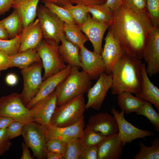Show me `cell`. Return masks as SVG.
Segmentation results:
<instances>
[{"label":"cell","mask_w":159,"mask_h":159,"mask_svg":"<svg viewBox=\"0 0 159 159\" xmlns=\"http://www.w3.org/2000/svg\"><path fill=\"white\" fill-rule=\"evenodd\" d=\"M153 26L149 16L138 15L122 4L114 14L108 29L124 51L141 59L149 32Z\"/></svg>","instance_id":"obj_1"},{"label":"cell","mask_w":159,"mask_h":159,"mask_svg":"<svg viewBox=\"0 0 159 159\" xmlns=\"http://www.w3.org/2000/svg\"><path fill=\"white\" fill-rule=\"evenodd\" d=\"M143 63L141 59L124 51L111 73L112 95L124 92L136 95L140 91Z\"/></svg>","instance_id":"obj_2"},{"label":"cell","mask_w":159,"mask_h":159,"mask_svg":"<svg viewBox=\"0 0 159 159\" xmlns=\"http://www.w3.org/2000/svg\"><path fill=\"white\" fill-rule=\"evenodd\" d=\"M72 67L70 72L56 87L57 106L62 105L74 97L84 95L91 87L92 80L83 71Z\"/></svg>","instance_id":"obj_3"},{"label":"cell","mask_w":159,"mask_h":159,"mask_svg":"<svg viewBox=\"0 0 159 159\" xmlns=\"http://www.w3.org/2000/svg\"><path fill=\"white\" fill-rule=\"evenodd\" d=\"M86 109L84 95L77 96L56 107L49 125L63 127L75 124L84 119Z\"/></svg>","instance_id":"obj_4"},{"label":"cell","mask_w":159,"mask_h":159,"mask_svg":"<svg viewBox=\"0 0 159 159\" xmlns=\"http://www.w3.org/2000/svg\"><path fill=\"white\" fill-rule=\"evenodd\" d=\"M59 45L54 41L43 38L36 47L44 70L43 80L64 69L67 66L60 54Z\"/></svg>","instance_id":"obj_5"},{"label":"cell","mask_w":159,"mask_h":159,"mask_svg":"<svg viewBox=\"0 0 159 159\" xmlns=\"http://www.w3.org/2000/svg\"><path fill=\"white\" fill-rule=\"evenodd\" d=\"M37 16L43 34V38L55 42L59 44L64 33V22L44 5L38 6Z\"/></svg>","instance_id":"obj_6"},{"label":"cell","mask_w":159,"mask_h":159,"mask_svg":"<svg viewBox=\"0 0 159 159\" xmlns=\"http://www.w3.org/2000/svg\"><path fill=\"white\" fill-rule=\"evenodd\" d=\"M7 116L25 124L34 121L30 109L25 105L20 94L13 92L0 98V117Z\"/></svg>","instance_id":"obj_7"},{"label":"cell","mask_w":159,"mask_h":159,"mask_svg":"<svg viewBox=\"0 0 159 159\" xmlns=\"http://www.w3.org/2000/svg\"><path fill=\"white\" fill-rule=\"evenodd\" d=\"M25 143L38 159L46 158L47 142L44 126L32 121L24 125L21 134Z\"/></svg>","instance_id":"obj_8"},{"label":"cell","mask_w":159,"mask_h":159,"mask_svg":"<svg viewBox=\"0 0 159 159\" xmlns=\"http://www.w3.org/2000/svg\"><path fill=\"white\" fill-rule=\"evenodd\" d=\"M42 63H34L21 69L23 80V87L20 94L23 103L26 106L37 93L42 82Z\"/></svg>","instance_id":"obj_9"},{"label":"cell","mask_w":159,"mask_h":159,"mask_svg":"<svg viewBox=\"0 0 159 159\" xmlns=\"http://www.w3.org/2000/svg\"><path fill=\"white\" fill-rule=\"evenodd\" d=\"M111 112L116 120L118 129V137L123 146L135 139H145L154 135L152 132L140 129L128 122L124 117V111L120 112L113 106Z\"/></svg>","instance_id":"obj_10"},{"label":"cell","mask_w":159,"mask_h":159,"mask_svg":"<svg viewBox=\"0 0 159 159\" xmlns=\"http://www.w3.org/2000/svg\"><path fill=\"white\" fill-rule=\"evenodd\" d=\"M143 58L147 64L146 71L150 77L159 72V27L150 31L144 48Z\"/></svg>","instance_id":"obj_11"},{"label":"cell","mask_w":159,"mask_h":159,"mask_svg":"<svg viewBox=\"0 0 159 159\" xmlns=\"http://www.w3.org/2000/svg\"><path fill=\"white\" fill-rule=\"evenodd\" d=\"M112 84L111 74H108L104 72L101 74L95 84L87 92L88 100L85 104L86 109L92 108L99 110Z\"/></svg>","instance_id":"obj_12"},{"label":"cell","mask_w":159,"mask_h":159,"mask_svg":"<svg viewBox=\"0 0 159 159\" xmlns=\"http://www.w3.org/2000/svg\"><path fill=\"white\" fill-rule=\"evenodd\" d=\"M81 68L91 80L97 79L105 70L104 60L101 55L91 51L83 46L80 48Z\"/></svg>","instance_id":"obj_13"},{"label":"cell","mask_w":159,"mask_h":159,"mask_svg":"<svg viewBox=\"0 0 159 159\" xmlns=\"http://www.w3.org/2000/svg\"><path fill=\"white\" fill-rule=\"evenodd\" d=\"M110 26V24L108 23H100L94 21L88 13L86 20L79 27L92 44L94 51L101 54L103 36Z\"/></svg>","instance_id":"obj_14"},{"label":"cell","mask_w":159,"mask_h":159,"mask_svg":"<svg viewBox=\"0 0 159 159\" xmlns=\"http://www.w3.org/2000/svg\"><path fill=\"white\" fill-rule=\"evenodd\" d=\"M57 106V97L54 90L30 109L34 121L43 126L49 125Z\"/></svg>","instance_id":"obj_15"},{"label":"cell","mask_w":159,"mask_h":159,"mask_svg":"<svg viewBox=\"0 0 159 159\" xmlns=\"http://www.w3.org/2000/svg\"><path fill=\"white\" fill-rule=\"evenodd\" d=\"M44 127L47 141L56 139L68 142L80 138L85 127V122L83 119L75 124L65 127H58L49 125Z\"/></svg>","instance_id":"obj_16"},{"label":"cell","mask_w":159,"mask_h":159,"mask_svg":"<svg viewBox=\"0 0 159 159\" xmlns=\"http://www.w3.org/2000/svg\"><path fill=\"white\" fill-rule=\"evenodd\" d=\"M105 40V44L101 55L105 65V72L110 74L122 56L124 50L110 32L108 31Z\"/></svg>","instance_id":"obj_17"},{"label":"cell","mask_w":159,"mask_h":159,"mask_svg":"<svg viewBox=\"0 0 159 159\" xmlns=\"http://www.w3.org/2000/svg\"><path fill=\"white\" fill-rule=\"evenodd\" d=\"M72 67L67 65L64 69L53 74L43 81L36 95L26 106L30 109L36 103L48 96L69 74Z\"/></svg>","instance_id":"obj_18"},{"label":"cell","mask_w":159,"mask_h":159,"mask_svg":"<svg viewBox=\"0 0 159 159\" xmlns=\"http://www.w3.org/2000/svg\"><path fill=\"white\" fill-rule=\"evenodd\" d=\"M88 124L95 131L106 136L114 135L118 133L116 120L114 116L107 112H100L91 116Z\"/></svg>","instance_id":"obj_19"},{"label":"cell","mask_w":159,"mask_h":159,"mask_svg":"<svg viewBox=\"0 0 159 159\" xmlns=\"http://www.w3.org/2000/svg\"><path fill=\"white\" fill-rule=\"evenodd\" d=\"M42 39V30L37 19L23 28L21 34L18 52L36 48Z\"/></svg>","instance_id":"obj_20"},{"label":"cell","mask_w":159,"mask_h":159,"mask_svg":"<svg viewBox=\"0 0 159 159\" xmlns=\"http://www.w3.org/2000/svg\"><path fill=\"white\" fill-rule=\"evenodd\" d=\"M123 146L117 134L108 137L98 145L97 159H119Z\"/></svg>","instance_id":"obj_21"},{"label":"cell","mask_w":159,"mask_h":159,"mask_svg":"<svg viewBox=\"0 0 159 159\" xmlns=\"http://www.w3.org/2000/svg\"><path fill=\"white\" fill-rule=\"evenodd\" d=\"M142 81L140 91L135 96L153 104L159 112V89L150 81L146 71L145 63H143Z\"/></svg>","instance_id":"obj_22"},{"label":"cell","mask_w":159,"mask_h":159,"mask_svg":"<svg viewBox=\"0 0 159 159\" xmlns=\"http://www.w3.org/2000/svg\"><path fill=\"white\" fill-rule=\"evenodd\" d=\"M40 0H14L12 8L19 14L23 27L35 20Z\"/></svg>","instance_id":"obj_23"},{"label":"cell","mask_w":159,"mask_h":159,"mask_svg":"<svg viewBox=\"0 0 159 159\" xmlns=\"http://www.w3.org/2000/svg\"><path fill=\"white\" fill-rule=\"evenodd\" d=\"M61 44L59 46V51L61 57L65 64L71 67L81 68L79 48L68 41L64 34L60 38Z\"/></svg>","instance_id":"obj_24"},{"label":"cell","mask_w":159,"mask_h":159,"mask_svg":"<svg viewBox=\"0 0 159 159\" xmlns=\"http://www.w3.org/2000/svg\"><path fill=\"white\" fill-rule=\"evenodd\" d=\"M11 68L17 67L21 69H25L35 63H42L36 48L18 52L10 55Z\"/></svg>","instance_id":"obj_25"},{"label":"cell","mask_w":159,"mask_h":159,"mask_svg":"<svg viewBox=\"0 0 159 159\" xmlns=\"http://www.w3.org/2000/svg\"><path fill=\"white\" fill-rule=\"evenodd\" d=\"M117 95L119 106L127 114L137 112L143 106L145 101L128 92H123Z\"/></svg>","instance_id":"obj_26"},{"label":"cell","mask_w":159,"mask_h":159,"mask_svg":"<svg viewBox=\"0 0 159 159\" xmlns=\"http://www.w3.org/2000/svg\"><path fill=\"white\" fill-rule=\"evenodd\" d=\"M0 23L7 32L9 39L20 34L24 28L20 16L14 10L9 16L0 21Z\"/></svg>","instance_id":"obj_27"},{"label":"cell","mask_w":159,"mask_h":159,"mask_svg":"<svg viewBox=\"0 0 159 159\" xmlns=\"http://www.w3.org/2000/svg\"><path fill=\"white\" fill-rule=\"evenodd\" d=\"M89 13L92 15L94 21L102 23H108L110 24L114 16V13L105 3L91 4L86 6Z\"/></svg>","instance_id":"obj_28"},{"label":"cell","mask_w":159,"mask_h":159,"mask_svg":"<svg viewBox=\"0 0 159 159\" xmlns=\"http://www.w3.org/2000/svg\"><path fill=\"white\" fill-rule=\"evenodd\" d=\"M64 33L66 39L80 48L89 39L76 24L65 23Z\"/></svg>","instance_id":"obj_29"},{"label":"cell","mask_w":159,"mask_h":159,"mask_svg":"<svg viewBox=\"0 0 159 159\" xmlns=\"http://www.w3.org/2000/svg\"><path fill=\"white\" fill-rule=\"evenodd\" d=\"M108 137L95 131L88 124L84 129L80 138L81 151L89 147L98 144Z\"/></svg>","instance_id":"obj_30"},{"label":"cell","mask_w":159,"mask_h":159,"mask_svg":"<svg viewBox=\"0 0 159 159\" xmlns=\"http://www.w3.org/2000/svg\"><path fill=\"white\" fill-rule=\"evenodd\" d=\"M152 146L147 147L139 141V152L133 158V159H159V139L156 137L152 142Z\"/></svg>","instance_id":"obj_31"},{"label":"cell","mask_w":159,"mask_h":159,"mask_svg":"<svg viewBox=\"0 0 159 159\" xmlns=\"http://www.w3.org/2000/svg\"><path fill=\"white\" fill-rule=\"evenodd\" d=\"M63 8L69 12L75 24L79 27L86 20L89 13L86 6L81 4L74 6L70 4L64 6Z\"/></svg>","instance_id":"obj_32"},{"label":"cell","mask_w":159,"mask_h":159,"mask_svg":"<svg viewBox=\"0 0 159 159\" xmlns=\"http://www.w3.org/2000/svg\"><path fill=\"white\" fill-rule=\"evenodd\" d=\"M137 115H142L147 118L157 132L159 131V113L157 112L149 102L145 100L143 106L136 112Z\"/></svg>","instance_id":"obj_33"},{"label":"cell","mask_w":159,"mask_h":159,"mask_svg":"<svg viewBox=\"0 0 159 159\" xmlns=\"http://www.w3.org/2000/svg\"><path fill=\"white\" fill-rule=\"evenodd\" d=\"M122 4L134 14L140 16H149L146 0H122Z\"/></svg>","instance_id":"obj_34"},{"label":"cell","mask_w":159,"mask_h":159,"mask_svg":"<svg viewBox=\"0 0 159 159\" xmlns=\"http://www.w3.org/2000/svg\"><path fill=\"white\" fill-rule=\"evenodd\" d=\"M21 34L12 39H0V50L6 52L9 55H13L18 52L20 45Z\"/></svg>","instance_id":"obj_35"},{"label":"cell","mask_w":159,"mask_h":159,"mask_svg":"<svg viewBox=\"0 0 159 159\" xmlns=\"http://www.w3.org/2000/svg\"><path fill=\"white\" fill-rule=\"evenodd\" d=\"M81 152L80 138L67 142L66 151L63 159H79Z\"/></svg>","instance_id":"obj_36"},{"label":"cell","mask_w":159,"mask_h":159,"mask_svg":"<svg viewBox=\"0 0 159 159\" xmlns=\"http://www.w3.org/2000/svg\"><path fill=\"white\" fill-rule=\"evenodd\" d=\"M44 4L64 22L75 24L70 14L66 9L51 3L45 2Z\"/></svg>","instance_id":"obj_37"},{"label":"cell","mask_w":159,"mask_h":159,"mask_svg":"<svg viewBox=\"0 0 159 159\" xmlns=\"http://www.w3.org/2000/svg\"><path fill=\"white\" fill-rule=\"evenodd\" d=\"M146 8L153 26L159 27V0H146Z\"/></svg>","instance_id":"obj_38"},{"label":"cell","mask_w":159,"mask_h":159,"mask_svg":"<svg viewBox=\"0 0 159 159\" xmlns=\"http://www.w3.org/2000/svg\"><path fill=\"white\" fill-rule=\"evenodd\" d=\"M67 146V142L54 139L47 141L45 148L46 152L56 153L64 155L66 151Z\"/></svg>","instance_id":"obj_39"},{"label":"cell","mask_w":159,"mask_h":159,"mask_svg":"<svg viewBox=\"0 0 159 159\" xmlns=\"http://www.w3.org/2000/svg\"><path fill=\"white\" fill-rule=\"evenodd\" d=\"M25 123L19 121H14L6 128L7 135L11 140L21 135Z\"/></svg>","instance_id":"obj_40"},{"label":"cell","mask_w":159,"mask_h":159,"mask_svg":"<svg viewBox=\"0 0 159 159\" xmlns=\"http://www.w3.org/2000/svg\"><path fill=\"white\" fill-rule=\"evenodd\" d=\"M10 140L7 135L6 128L0 130V156L10 149L12 144Z\"/></svg>","instance_id":"obj_41"},{"label":"cell","mask_w":159,"mask_h":159,"mask_svg":"<svg viewBox=\"0 0 159 159\" xmlns=\"http://www.w3.org/2000/svg\"><path fill=\"white\" fill-rule=\"evenodd\" d=\"M98 144L89 147L82 151L80 159H97Z\"/></svg>","instance_id":"obj_42"},{"label":"cell","mask_w":159,"mask_h":159,"mask_svg":"<svg viewBox=\"0 0 159 159\" xmlns=\"http://www.w3.org/2000/svg\"><path fill=\"white\" fill-rule=\"evenodd\" d=\"M11 68L10 55L0 50V71Z\"/></svg>","instance_id":"obj_43"},{"label":"cell","mask_w":159,"mask_h":159,"mask_svg":"<svg viewBox=\"0 0 159 159\" xmlns=\"http://www.w3.org/2000/svg\"><path fill=\"white\" fill-rule=\"evenodd\" d=\"M14 0H0V15L3 14L12 8Z\"/></svg>","instance_id":"obj_44"},{"label":"cell","mask_w":159,"mask_h":159,"mask_svg":"<svg viewBox=\"0 0 159 159\" xmlns=\"http://www.w3.org/2000/svg\"><path fill=\"white\" fill-rule=\"evenodd\" d=\"M106 0H71L72 4H82L85 6L91 4H102L105 3Z\"/></svg>","instance_id":"obj_45"},{"label":"cell","mask_w":159,"mask_h":159,"mask_svg":"<svg viewBox=\"0 0 159 159\" xmlns=\"http://www.w3.org/2000/svg\"><path fill=\"white\" fill-rule=\"evenodd\" d=\"M122 0H106L105 4L114 14L122 6Z\"/></svg>","instance_id":"obj_46"},{"label":"cell","mask_w":159,"mask_h":159,"mask_svg":"<svg viewBox=\"0 0 159 159\" xmlns=\"http://www.w3.org/2000/svg\"><path fill=\"white\" fill-rule=\"evenodd\" d=\"M12 118L7 116L0 117V130L7 128L13 121Z\"/></svg>","instance_id":"obj_47"},{"label":"cell","mask_w":159,"mask_h":159,"mask_svg":"<svg viewBox=\"0 0 159 159\" xmlns=\"http://www.w3.org/2000/svg\"><path fill=\"white\" fill-rule=\"evenodd\" d=\"M6 83L10 86L15 85L18 82V78L16 75L13 73L8 74L5 77Z\"/></svg>","instance_id":"obj_48"},{"label":"cell","mask_w":159,"mask_h":159,"mask_svg":"<svg viewBox=\"0 0 159 159\" xmlns=\"http://www.w3.org/2000/svg\"><path fill=\"white\" fill-rule=\"evenodd\" d=\"M41 2L44 4L45 2L51 3L62 7L67 4H72L71 0H41Z\"/></svg>","instance_id":"obj_49"},{"label":"cell","mask_w":159,"mask_h":159,"mask_svg":"<svg viewBox=\"0 0 159 159\" xmlns=\"http://www.w3.org/2000/svg\"><path fill=\"white\" fill-rule=\"evenodd\" d=\"M22 150V153L21 157V159H33V158L31 156L28 147L24 143L21 144Z\"/></svg>","instance_id":"obj_50"},{"label":"cell","mask_w":159,"mask_h":159,"mask_svg":"<svg viewBox=\"0 0 159 159\" xmlns=\"http://www.w3.org/2000/svg\"><path fill=\"white\" fill-rule=\"evenodd\" d=\"M64 155L62 154L53 153L46 152V158L47 159H63Z\"/></svg>","instance_id":"obj_51"},{"label":"cell","mask_w":159,"mask_h":159,"mask_svg":"<svg viewBox=\"0 0 159 159\" xmlns=\"http://www.w3.org/2000/svg\"><path fill=\"white\" fill-rule=\"evenodd\" d=\"M0 39H9L8 34L5 29L0 23Z\"/></svg>","instance_id":"obj_52"},{"label":"cell","mask_w":159,"mask_h":159,"mask_svg":"<svg viewBox=\"0 0 159 159\" xmlns=\"http://www.w3.org/2000/svg\"><path fill=\"white\" fill-rule=\"evenodd\" d=\"M0 74H1V72L0 71Z\"/></svg>","instance_id":"obj_53"}]
</instances>
